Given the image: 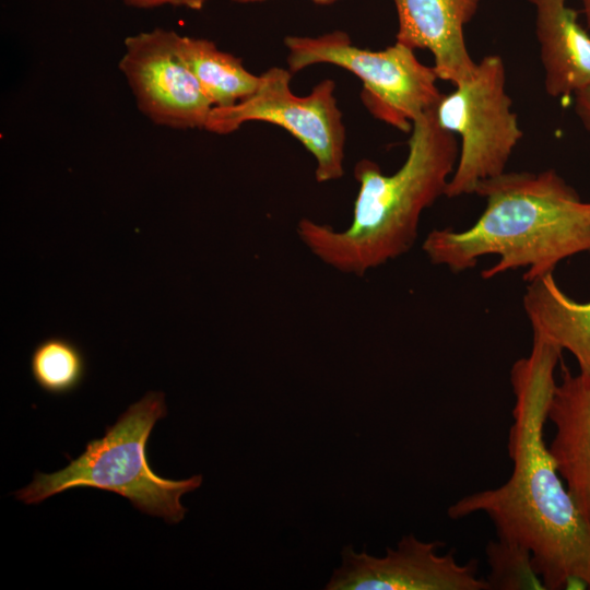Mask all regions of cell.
Here are the masks:
<instances>
[{
    "label": "cell",
    "mask_w": 590,
    "mask_h": 590,
    "mask_svg": "<svg viewBox=\"0 0 590 590\" xmlns=\"http://www.w3.org/2000/svg\"><path fill=\"white\" fill-rule=\"evenodd\" d=\"M562 352L533 337L530 353L515 362L507 445L511 474L500 486L467 495L447 511L451 519L487 516L498 538L530 550L547 590L566 589L576 577L590 586V521L567 489L544 438Z\"/></svg>",
    "instance_id": "6da1fadb"
},
{
    "label": "cell",
    "mask_w": 590,
    "mask_h": 590,
    "mask_svg": "<svg viewBox=\"0 0 590 590\" xmlns=\"http://www.w3.org/2000/svg\"><path fill=\"white\" fill-rule=\"evenodd\" d=\"M474 193L486 205L473 225L461 232L433 229L424 239L432 263L463 272L481 257L497 255L483 279L524 268L530 283L567 258L590 252V201L556 170L504 172L480 181Z\"/></svg>",
    "instance_id": "7a4b0ae2"
},
{
    "label": "cell",
    "mask_w": 590,
    "mask_h": 590,
    "mask_svg": "<svg viewBox=\"0 0 590 590\" xmlns=\"http://www.w3.org/2000/svg\"><path fill=\"white\" fill-rule=\"evenodd\" d=\"M410 133L408 156L396 173L386 175L366 158L357 162L359 187L345 229L307 217L298 222L299 239L327 266L363 276L413 247L422 213L445 196L459 145L455 134L438 125L434 108L414 120Z\"/></svg>",
    "instance_id": "3957f363"
},
{
    "label": "cell",
    "mask_w": 590,
    "mask_h": 590,
    "mask_svg": "<svg viewBox=\"0 0 590 590\" xmlns=\"http://www.w3.org/2000/svg\"><path fill=\"white\" fill-rule=\"evenodd\" d=\"M166 414L164 393L148 392L106 427L104 437L90 440L84 452L64 469L36 472L27 486L14 493L15 498L32 505L71 488L92 487L119 494L140 511L178 523L186 514L180 497L199 488L202 476L167 480L149 467L146 441L155 423Z\"/></svg>",
    "instance_id": "277c9868"
},
{
    "label": "cell",
    "mask_w": 590,
    "mask_h": 590,
    "mask_svg": "<svg viewBox=\"0 0 590 590\" xmlns=\"http://www.w3.org/2000/svg\"><path fill=\"white\" fill-rule=\"evenodd\" d=\"M284 44L292 73L317 63L352 72L362 81L361 96L368 111L402 132H411L414 120L435 108L442 96L434 68L397 42L382 50H369L353 45L345 32L333 31L317 37L286 36Z\"/></svg>",
    "instance_id": "5b68a950"
},
{
    "label": "cell",
    "mask_w": 590,
    "mask_h": 590,
    "mask_svg": "<svg viewBox=\"0 0 590 590\" xmlns=\"http://www.w3.org/2000/svg\"><path fill=\"white\" fill-rule=\"evenodd\" d=\"M512 101L506 91V71L498 55L485 56L474 75L442 94L434 108L438 125L461 139L456 168L445 197L474 193L476 185L506 172L522 138Z\"/></svg>",
    "instance_id": "8992f818"
},
{
    "label": "cell",
    "mask_w": 590,
    "mask_h": 590,
    "mask_svg": "<svg viewBox=\"0 0 590 590\" xmlns=\"http://www.w3.org/2000/svg\"><path fill=\"white\" fill-rule=\"evenodd\" d=\"M292 72L273 67L260 74L255 93L228 107H213L204 130L228 134L248 121L276 125L296 138L316 160V180L343 176L345 127L334 96L335 83L323 80L306 96L290 86Z\"/></svg>",
    "instance_id": "52a82bcc"
},
{
    "label": "cell",
    "mask_w": 590,
    "mask_h": 590,
    "mask_svg": "<svg viewBox=\"0 0 590 590\" xmlns=\"http://www.w3.org/2000/svg\"><path fill=\"white\" fill-rule=\"evenodd\" d=\"M174 31L128 36L119 69L139 109L156 125L204 129L213 104L184 61Z\"/></svg>",
    "instance_id": "ba28073f"
},
{
    "label": "cell",
    "mask_w": 590,
    "mask_h": 590,
    "mask_svg": "<svg viewBox=\"0 0 590 590\" xmlns=\"http://www.w3.org/2000/svg\"><path fill=\"white\" fill-rule=\"evenodd\" d=\"M444 543L406 534L385 556L352 546L342 551V563L324 587L328 590H489L479 577L477 562L460 563L456 551L440 554Z\"/></svg>",
    "instance_id": "9c48e42d"
},
{
    "label": "cell",
    "mask_w": 590,
    "mask_h": 590,
    "mask_svg": "<svg viewBox=\"0 0 590 590\" xmlns=\"http://www.w3.org/2000/svg\"><path fill=\"white\" fill-rule=\"evenodd\" d=\"M398 15L396 42L427 49L439 80L453 85L472 78L477 63L470 56L464 26L481 0H393Z\"/></svg>",
    "instance_id": "30bf717a"
},
{
    "label": "cell",
    "mask_w": 590,
    "mask_h": 590,
    "mask_svg": "<svg viewBox=\"0 0 590 590\" xmlns=\"http://www.w3.org/2000/svg\"><path fill=\"white\" fill-rule=\"evenodd\" d=\"M555 427L548 447L555 467L582 515L590 521V375L562 364L547 406Z\"/></svg>",
    "instance_id": "8fae6325"
},
{
    "label": "cell",
    "mask_w": 590,
    "mask_h": 590,
    "mask_svg": "<svg viewBox=\"0 0 590 590\" xmlns=\"http://www.w3.org/2000/svg\"><path fill=\"white\" fill-rule=\"evenodd\" d=\"M528 1L535 8L546 93L553 97L576 94L590 84V36L578 22V12L566 0Z\"/></svg>",
    "instance_id": "7c38bea8"
},
{
    "label": "cell",
    "mask_w": 590,
    "mask_h": 590,
    "mask_svg": "<svg viewBox=\"0 0 590 590\" xmlns=\"http://www.w3.org/2000/svg\"><path fill=\"white\" fill-rule=\"evenodd\" d=\"M522 304L533 337L568 351L590 375V300L569 297L552 273L529 283Z\"/></svg>",
    "instance_id": "4fadbf2b"
},
{
    "label": "cell",
    "mask_w": 590,
    "mask_h": 590,
    "mask_svg": "<svg viewBox=\"0 0 590 590\" xmlns=\"http://www.w3.org/2000/svg\"><path fill=\"white\" fill-rule=\"evenodd\" d=\"M180 55L213 107H228L250 96L260 75L249 72L240 58L220 50L206 38L179 35Z\"/></svg>",
    "instance_id": "5bb4252c"
},
{
    "label": "cell",
    "mask_w": 590,
    "mask_h": 590,
    "mask_svg": "<svg viewBox=\"0 0 590 590\" xmlns=\"http://www.w3.org/2000/svg\"><path fill=\"white\" fill-rule=\"evenodd\" d=\"M85 371L82 350L68 338L49 337L35 346L31 356L33 379L50 394L72 392L83 381Z\"/></svg>",
    "instance_id": "9a60e30c"
},
{
    "label": "cell",
    "mask_w": 590,
    "mask_h": 590,
    "mask_svg": "<svg viewBox=\"0 0 590 590\" xmlns=\"http://www.w3.org/2000/svg\"><path fill=\"white\" fill-rule=\"evenodd\" d=\"M485 556L489 590H547L524 545L497 536L486 544Z\"/></svg>",
    "instance_id": "2e32d148"
},
{
    "label": "cell",
    "mask_w": 590,
    "mask_h": 590,
    "mask_svg": "<svg viewBox=\"0 0 590 590\" xmlns=\"http://www.w3.org/2000/svg\"><path fill=\"white\" fill-rule=\"evenodd\" d=\"M209 0H123V2L133 8L150 9L165 4L174 7H185L191 10H201Z\"/></svg>",
    "instance_id": "e0dca14e"
},
{
    "label": "cell",
    "mask_w": 590,
    "mask_h": 590,
    "mask_svg": "<svg viewBox=\"0 0 590 590\" xmlns=\"http://www.w3.org/2000/svg\"><path fill=\"white\" fill-rule=\"evenodd\" d=\"M575 95V111L583 127L590 132V84Z\"/></svg>",
    "instance_id": "ac0fdd59"
},
{
    "label": "cell",
    "mask_w": 590,
    "mask_h": 590,
    "mask_svg": "<svg viewBox=\"0 0 590 590\" xmlns=\"http://www.w3.org/2000/svg\"><path fill=\"white\" fill-rule=\"evenodd\" d=\"M232 1H234L235 3L247 4V3L262 2L264 0H232ZM312 1L316 4L327 5V4H332V3H334L335 1H339V0H312Z\"/></svg>",
    "instance_id": "d6986e66"
},
{
    "label": "cell",
    "mask_w": 590,
    "mask_h": 590,
    "mask_svg": "<svg viewBox=\"0 0 590 590\" xmlns=\"http://www.w3.org/2000/svg\"><path fill=\"white\" fill-rule=\"evenodd\" d=\"M581 2H582V13L585 14V19H586L588 27H590V0H581Z\"/></svg>",
    "instance_id": "ffe728a7"
}]
</instances>
